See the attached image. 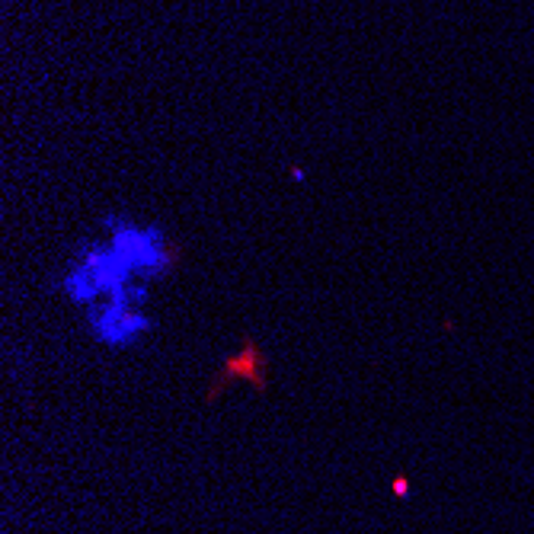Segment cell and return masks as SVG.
<instances>
[{
  "label": "cell",
  "mask_w": 534,
  "mask_h": 534,
  "mask_svg": "<svg viewBox=\"0 0 534 534\" xmlns=\"http://www.w3.org/2000/svg\"><path fill=\"white\" fill-rule=\"evenodd\" d=\"M263 359H259V349H257V343L253 339H247V345H244V352L237 355V359H230L228 365H224V372H221V381H230L234 374H244V378H257V384L263 387Z\"/></svg>",
  "instance_id": "cell-1"
},
{
  "label": "cell",
  "mask_w": 534,
  "mask_h": 534,
  "mask_svg": "<svg viewBox=\"0 0 534 534\" xmlns=\"http://www.w3.org/2000/svg\"><path fill=\"white\" fill-rule=\"evenodd\" d=\"M406 490H410V483H406V481H397V483H393V493L406 496Z\"/></svg>",
  "instance_id": "cell-2"
}]
</instances>
